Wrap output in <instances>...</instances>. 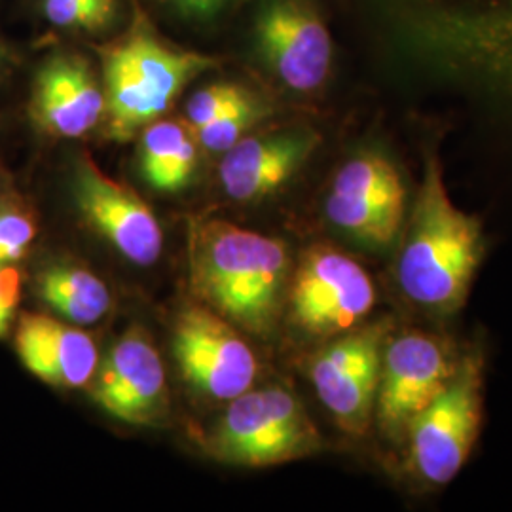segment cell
Returning <instances> with one entry per match:
<instances>
[{"mask_svg":"<svg viewBox=\"0 0 512 512\" xmlns=\"http://www.w3.org/2000/svg\"><path fill=\"white\" fill-rule=\"evenodd\" d=\"M251 92L241 88L238 84H211L200 92L194 93L186 105V122L190 129L200 128L203 124L217 118L224 110L245 99Z\"/></svg>","mask_w":512,"mask_h":512,"instance_id":"21","label":"cell"},{"mask_svg":"<svg viewBox=\"0 0 512 512\" xmlns=\"http://www.w3.org/2000/svg\"><path fill=\"white\" fill-rule=\"evenodd\" d=\"M37 236V226L16 209L0 211V264H14L27 253Z\"/></svg>","mask_w":512,"mask_h":512,"instance_id":"22","label":"cell"},{"mask_svg":"<svg viewBox=\"0 0 512 512\" xmlns=\"http://www.w3.org/2000/svg\"><path fill=\"white\" fill-rule=\"evenodd\" d=\"M16 351L33 376L61 389L90 385L99 365V353L86 332L40 313L21 315Z\"/></svg>","mask_w":512,"mask_h":512,"instance_id":"16","label":"cell"},{"mask_svg":"<svg viewBox=\"0 0 512 512\" xmlns=\"http://www.w3.org/2000/svg\"><path fill=\"white\" fill-rule=\"evenodd\" d=\"M268 112V107L260 99H256L253 93H249L245 99L224 110L211 122L192 129V133L196 143L205 150L226 152L234 147L239 139H243L245 133L256 126Z\"/></svg>","mask_w":512,"mask_h":512,"instance_id":"19","label":"cell"},{"mask_svg":"<svg viewBox=\"0 0 512 512\" xmlns=\"http://www.w3.org/2000/svg\"><path fill=\"white\" fill-rule=\"evenodd\" d=\"M73 190L84 220L133 264L150 266L160 258L162 226L135 190L110 179L88 156L76 165Z\"/></svg>","mask_w":512,"mask_h":512,"instance_id":"13","label":"cell"},{"mask_svg":"<svg viewBox=\"0 0 512 512\" xmlns=\"http://www.w3.org/2000/svg\"><path fill=\"white\" fill-rule=\"evenodd\" d=\"M173 355L186 384L213 401H232L253 389L255 351L238 329L200 302L179 311L173 329Z\"/></svg>","mask_w":512,"mask_h":512,"instance_id":"6","label":"cell"},{"mask_svg":"<svg viewBox=\"0 0 512 512\" xmlns=\"http://www.w3.org/2000/svg\"><path fill=\"white\" fill-rule=\"evenodd\" d=\"M482 256V224L450 200L439 158L429 156L397 264L403 293L425 310L452 313L465 302Z\"/></svg>","mask_w":512,"mask_h":512,"instance_id":"2","label":"cell"},{"mask_svg":"<svg viewBox=\"0 0 512 512\" xmlns=\"http://www.w3.org/2000/svg\"><path fill=\"white\" fill-rule=\"evenodd\" d=\"M289 272L281 239L220 219L196 220L188 230L190 291L243 332L266 338L275 329Z\"/></svg>","mask_w":512,"mask_h":512,"instance_id":"1","label":"cell"},{"mask_svg":"<svg viewBox=\"0 0 512 512\" xmlns=\"http://www.w3.org/2000/svg\"><path fill=\"white\" fill-rule=\"evenodd\" d=\"M202 446L220 463L260 469L313 456L323 448V439L291 391L266 387L232 399Z\"/></svg>","mask_w":512,"mask_h":512,"instance_id":"4","label":"cell"},{"mask_svg":"<svg viewBox=\"0 0 512 512\" xmlns=\"http://www.w3.org/2000/svg\"><path fill=\"white\" fill-rule=\"evenodd\" d=\"M40 298L78 325H93L110 310L107 285L86 268L73 264H55L38 275Z\"/></svg>","mask_w":512,"mask_h":512,"instance_id":"18","label":"cell"},{"mask_svg":"<svg viewBox=\"0 0 512 512\" xmlns=\"http://www.w3.org/2000/svg\"><path fill=\"white\" fill-rule=\"evenodd\" d=\"M287 293L291 323L311 336L348 332L376 302L370 275L353 258L329 247L302 256Z\"/></svg>","mask_w":512,"mask_h":512,"instance_id":"7","label":"cell"},{"mask_svg":"<svg viewBox=\"0 0 512 512\" xmlns=\"http://www.w3.org/2000/svg\"><path fill=\"white\" fill-rule=\"evenodd\" d=\"M0 63H2V54H0Z\"/></svg>","mask_w":512,"mask_h":512,"instance_id":"25","label":"cell"},{"mask_svg":"<svg viewBox=\"0 0 512 512\" xmlns=\"http://www.w3.org/2000/svg\"><path fill=\"white\" fill-rule=\"evenodd\" d=\"M387 336L385 321L348 330L311 363V382L321 403L349 435H365L374 416Z\"/></svg>","mask_w":512,"mask_h":512,"instance_id":"9","label":"cell"},{"mask_svg":"<svg viewBox=\"0 0 512 512\" xmlns=\"http://www.w3.org/2000/svg\"><path fill=\"white\" fill-rule=\"evenodd\" d=\"M116 12V0H44L48 21L63 29L97 31L109 25Z\"/></svg>","mask_w":512,"mask_h":512,"instance_id":"20","label":"cell"},{"mask_svg":"<svg viewBox=\"0 0 512 512\" xmlns=\"http://www.w3.org/2000/svg\"><path fill=\"white\" fill-rule=\"evenodd\" d=\"M256 44L275 78L298 93L317 92L329 78L332 38L310 0H268L256 18Z\"/></svg>","mask_w":512,"mask_h":512,"instance_id":"11","label":"cell"},{"mask_svg":"<svg viewBox=\"0 0 512 512\" xmlns=\"http://www.w3.org/2000/svg\"><path fill=\"white\" fill-rule=\"evenodd\" d=\"M458 361L435 336L408 330L385 342L374 414L389 439L410 423L450 382Z\"/></svg>","mask_w":512,"mask_h":512,"instance_id":"10","label":"cell"},{"mask_svg":"<svg viewBox=\"0 0 512 512\" xmlns=\"http://www.w3.org/2000/svg\"><path fill=\"white\" fill-rule=\"evenodd\" d=\"M317 143L319 137L308 129L243 137L224 152L219 167L222 188L236 202L268 198L291 181Z\"/></svg>","mask_w":512,"mask_h":512,"instance_id":"14","label":"cell"},{"mask_svg":"<svg viewBox=\"0 0 512 512\" xmlns=\"http://www.w3.org/2000/svg\"><path fill=\"white\" fill-rule=\"evenodd\" d=\"M141 171L160 192H177L192 181L198 165L194 133L179 122L156 120L141 131Z\"/></svg>","mask_w":512,"mask_h":512,"instance_id":"17","label":"cell"},{"mask_svg":"<svg viewBox=\"0 0 512 512\" xmlns=\"http://www.w3.org/2000/svg\"><path fill=\"white\" fill-rule=\"evenodd\" d=\"M173 2L179 4L184 12H188V14L209 16V14L219 10L224 0H173Z\"/></svg>","mask_w":512,"mask_h":512,"instance_id":"24","label":"cell"},{"mask_svg":"<svg viewBox=\"0 0 512 512\" xmlns=\"http://www.w3.org/2000/svg\"><path fill=\"white\" fill-rule=\"evenodd\" d=\"M31 116L52 137L76 139L105 116V92L88 61L57 55L38 71L31 93Z\"/></svg>","mask_w":512,"mask_h":512,"instance_id":"15","label":"cell"},{"mask_svg":"<svg viewBox=\"0 0 512 512\" xmlns=\"http://www.w3.org/2000/svg\"><path fill=\"white\" fill-rule=\"evenodd\" d=\"M92 399L116 420L131 425H158L169 412L164 363L139 327L129 329L92 378Z\"/></svg>","mask_w":512,"mask_h":512,"instance_id":"12","label":"cell"},{"mask_svg":"<svg viewBox=\"0 0 512 512\" xmlns=\"http://www.w3.org/2000/svg\"><path fill=\"white\" fill-rule=\"evenodd\" d=\"M482 385L484 359L480 351H469L446 387L410 423V459L425 482H452L471 458L482 423Z\"/></svg>","mask_w":512,"mask_h":512,"instance_id":"5","label":"cell"},{"mask_svg":"<svg viewBox=\"0 0 512 512\" xmlns=\"http://www.w3.org/2000/svg\"><path fill=\"white\" fill-rule=\"evenodd\" d=\"M406 188L389 158L363 152L342 165L332 181L325 211L330 222L370 247L393 245L403 228Z\"/></svg>","mask_w":512,"mask_h":512,"instance_id":"8","label":"cell"},{"mask_svg":"<svg viewBox=\"0 0 512 512\" xmlns=\"http://www.w3.org/2000/svg\"><path fill=\"white\" fill-rule=\"evenodd\" d=\"M21 298V274L12 264H0V338L14 321Z\"/></svg>","mask_w":512,"mask_h":512,"instance_id":"23","label":"cell"},{"mask_svg":"<svg viewBox=\"0 0 512 512\" xmlns=\"http://www.w3.org/2000/svg\"><path fill=\"white\" fill-rule=\"evenodd\" d=\"M103 59L105 128L128 141L160 120L186 84L217 65V59L173 48L139 19L126 37L99 50Z\"/></svg>","mask_w":512,"mask_h":512,"instance_id":"3","label":"cell"}]
</instances>
